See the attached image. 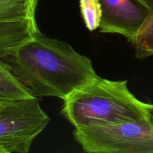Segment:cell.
<instances>
[{
    "mask_svg": "<svg viewBox=\"0 0 153 153\" xmlns=\"http://www.w3.org/2000/svg\"><path fill=\"white\" fill-rule=\"evenodd\" d=\"M101 33L118 34L129 42L135 37L149 13V9L139 0H100Z\"/></svg>",
    "mask_w": 153,
    "mask_h": 153,
    "instance_id": "8992f818",
    "label": "cell"
},
{
    "mask_svg": "<svg viewBox=\"0 0 153 153\" xmlns=\"http://www.w3.org/2000/svg\"><path fill=\"white\" fill-rule=\"evenodd\" d=\"M49 121L37 97L4 103L0 108V153H28Z\"/></svg>",
    "mask_w": 153,
    "mask_h": 153,
    "instance_id": "277c9868",
    "label": "cell"
},
{
    "mask_svg": "<svg viewBox=\"0 0 153 153\" xmlns=\"http://www.w3.org/2000/svg\"><path fill=\"white\" fill-rule=\"evenodd\" d=\"M39 0H0V59L41 34L36 19Z\"/></svg>",
    "mask_w": 153,
    "mask_h": 153,
    "instance_id": "5b68a950",
    "label": "cell"
},
{
    "mask_svg": "<svg viewBox=\"0 0 153 153\" xmlns=\"http://www.w3.org/2000/svg\"><path fill=\"white\" fill-rule=\"evenodd\" d=\"M73 137L90 153H153L151 120L75 128Z\"/></svg>",
    "mask_w": 153,
    "mask_h": 153,
    "instance_id": "3957f363",
    "label": "cell"
},
{
    "mask_svg": "<svg viewBox=\"0 0 153 153\" xmlns=\"http://www.w3.org/2000/svg\"><path fill=\"white\" fill-rule=\"evenodd\" d=\"M4 103H5V102H0V108L1 107V106L3 105V104H4Z\"/></svg>",
    "mask_w": 153,
    "mask_h": 153,
    "instance_id": "8fae6325",
    "label": "cell"
},
{
    "mask_svg": "<svg viewBox=\"0 0 153 153\" xmlns=\"http://www.w3.org/2000/svg\"><path fill=\"white\" fill-rule=\"evenodd\" d=\"M139 1L149 9V13L143 26L130 43L135 50L136 57L144 60L153 55V0Z\"/></svg>",
    "mask_w": 153,
    "mask_h": 153,
    "instance_id": "ba28073f",
    "label": "cell"
},
{
    "mask_svg": "<svg viewBox=\"0 0 153 153\" xmlns=\"http://www.w3.org/2000/svg\"><path fill=\"white\" fill-rule=\"evenodd\" d=\"M35 97L31 90L13 74L8 64L0 59V102H7Z\"/></svg>",
    "mask_w": 153,
    "mask_h": 153,
    "instance_id": "52a82bcc",
    "label": "cell"
},
{
    "mask_svg": "<svg viewBox=\"0 0 153 153\" xmlns=\"http://www.w3.org/2000/svg\"><path fill=\"white\" fill-rule=\"evenodd\" d=\"M146 109H147V111L148 113H149V117H150L151 120H152L153 123V105L146 103Z\"/></svg>",
    "mask_w": 153,
    "mask_h": 153,
    "instance_id": "30bf717a",
    "label": "cell"
},
{
    "mask_svg": "<svg viewBox=\"0 0 153 153\" xmlns=\"http://www.w3.org/2000/svg\"><path fill=\"white\" fill-rule=\"evenodd\" d=\"M81 14L87 28L94 31L100 28L102 7L100 0H79Z\"/></svg>",
    "mask_w": 153,
    "mask_h": 153,
    "instance_id": "9c48e42d",
    "label": "cell"
},
{
    "mask_svg": "<svg viewBox=\"0 0 153 153\" xmlns=\"http://www.w3.org/2000/svg\"><path fill=\"white\" fill-rule=\"evenodd\" d=\"M61 114L75 128L151 120L146 103L131 94L127 80L99 76L64 99Z\"/></svg>",
    "mask_w": 153,
    "mask_h": 153,
    "instance_id": "7a4b0ae2",
    "label": "cell"
},
{
    "mask_svg": "<svg viewBox=\"0 0 153 153\" xmlns=\"http://www.w3.org/2000/svg\"><path fill=\"white\" fill-rule=\"evenodd\" d=\"M3 61L37 97H55L64 100L98 76L89 58L67 42L42 33Z\"/></svg>",
    "mask_w": 153,
    "mask_h": 153,
    "instance_id": "6da1fadb",
    "label": "cell"
}]
</instances>
